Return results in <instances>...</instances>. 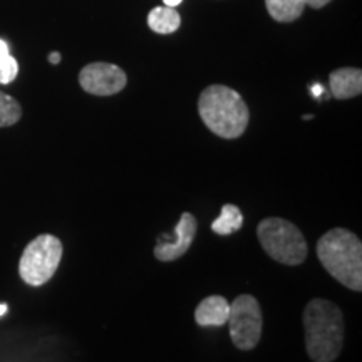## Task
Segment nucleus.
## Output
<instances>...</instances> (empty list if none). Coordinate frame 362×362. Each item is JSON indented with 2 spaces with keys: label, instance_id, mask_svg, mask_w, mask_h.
Wrapping results in <instances>:
<instances>
[{
  "label": "nucleus",
  "instance_id": "1",
  "mask_svg": "<svg viewBox=\"0 0 362 362\" xmlns=\"http://www.w3.org/2000/svg\"><path fill=\"white\" fill-rule=\"evenodd\" d=\"M307 354L314 362H332L342 352L344 314L327 298H312L302 315Z\"/></svg>",
  "mask_w": 362,
  "mask_h": 362
},
{
  "label": "nucleus",
  "instance_id": "2",
  "mask_svg": "<svg viewBox=\"0 0 362 362\" xmlns=\"http://www.w3.org/2000/svg\"><path fill=\"white\" fill-rule=\"evenodd\" d=\"M198 112L211 133L223 139H237L245 133L250 111L237 90L223 84L203 89L198 99Z\"/></svg>",
  "mask_w": 362,
  "mask_h": 362
},
{
  "label": "nucleus",
  "instance_id": "3",
  "mask_svg": "<svg viewBox=\"0 0 362 362\" xmlns=\"http://www.w3.org/2000/svg\"><path fill=\"white\" fill-rule=\"evenodd\" d=\"M320 264L339 284L349 291H362V243L347 228H332L317 242Z\"/></svg>",
  "mask_w": 362,
  "mask_h": 362
},
{
  "label": "nucleus",
  "instance_id": "4",
  "mask_svg": "<svg viewBox=\"0 0 362 362\" xmlns=\"http://www.w3.org/2000/svg\"><path fill=\"white\" fill-rule=\"evenodd\" d=\"M257 237L267 255L279 264L296 267L307 259V242L300 228L292 221L280 216L264 218L257 226Z\"/></svg>",
  "mask_w": 362,
  "mask_h": 362
},
{
  "label": "nucleus",
  "instance_id": "5",
  "mask_svg": "<svg viewBox=\"0 0 362 362\" xmlns=\"http://www.w3.org/2000/svg\"><path fill=\"white\" fill-rule=\"evenodd\" d=\"M62 242L51 233L35 237L19 260V275L30 287H40L54 277L62 259Z\"/></svg>",
  "mask_w": 362,
  "mask_h": 362
},
{
  "label": "nucleus",
  "instance_id": "6",
  "mask_svg": "<svg viewBox=\"0 0 362 362\" xmlns=\"http://www.w3.org/2000/svg\"><path fill=\"white\" fill-rule=\"evenodd\" d=\"M226 325L233 346L240 351L255 349L264 330V315L259 300L250 293H242L230 304Z\"/></svg>",
  "mask_w": 362,
  "mask_h": 362
},
{
  "label": "nucleus",
  "instance_id": "7",
  "mask_svg": "<svg viewBox=\"0 0 362 362\" xmlns=\"http://www.w3.org/2000/svg\"><path fill=\"white\" fill-rule=\"evenodd\" d=\"M79 84L86 93L93 96H115L126 88L128 78L119 66L93 62L81 69Z\"/></svg>",
  "mask_w": 362,
  "mask_h": 362
},
{
  "label": "nucleus",
  "instance_id": "8",
  "mask_svg": "<svg viewBox=\"0 0 362 362\" xmlns=\"http://www.w3.org/2000/svg\"><path fill=\"white\" fill-rule=\"evenodd\" d=\"M197 218L194 215L185 211L180 216L178 225L175 228V242H166V240H158V245L155 247V257L160 262H175L181 259L193 245V240L197 237Z\"/></svg>",
  "mask_w": 362,
  "mask_h": 362
},
{
  "label": "nucleus",
  "instance_id": "9",
  "mask_svg": "<svg viewBox=\"0 0 362 362\" xmlns=\"http://www.w3.org/2000/svg\"><path fill=\"white\" fill-rule=\"evenodd\" d=\"M330 94L339 101L356 98L362 93V71L357 67H341L329 76Z\"/></svg>",
  "mask_w": 362,
  "mask_h": 362
},
{
  "label": "nucleus",
  "instance_id": "10",
  "mask_svg": "<svg viewBox=\"0 0 362 362\" xmlns=\"http://www.w3.org/2000/svg\"><path fill=\"white\" fill-rule=\"evenodd\" d=\"M230 314V302L223 296L205 297L194 309V320L202 327H223Z\"/></svg>",
  "mask_w": 362,
  "mask_h": 362
},
{
  "label": "nucleus",
  "instance_id": "11",
  "mask_svg": "<svg viewBox=\"0 0 362 362\" xmlns=\"http://www.w3.org/2000/svg\"><path fill=\"white\" fill-rule=\"evenodd\" d=\"M148 25L156 34H173L180 29L181 16L173 7H155L148 13Z\"/></svg>",
  "mask_w": 362,
  "mask_h": 362
},
{
  "label": "nucleus",
  "instance_id": "12",
  "mask_svg": "<svg viewBox=\"0 0 362 362\" xmlns=\"http://www.w3.org/2000/svg\"><path fill=\"white\" fill-rule=\"evenodd\" d=\"M307 0H265L269 16L277 22H293L304 13Z\"/></svg>",
  "mask_w": 362,
  "mask_h": 362
},
{
  "label": "nucleus",
  "instance_id": "13",
  "mask_svg": "<svg viewBox=\"0 0 362 362\" xmlns=\"http://www.w3.org/2000/svg\"><path fill=\"white\" fill-rule=\"evenodd\" d=\"M243 225V215L240 211L238 206L232 205V203H226L221 206V211L214 223H211V230L216 235H230L237 230L242 228Z\"/></svg>",
  "mask_w": 362,
  "mask_h": 362
},
{
  "label": "nucleus",
  "instance_id": "14",
  "mask_svg": "<svg viewBox=\"0 0 362 362\" xmlns=\"http://www.w3.org/2000/svg\"><path fill=\"white\" fill-rule=\"evenodd\" d=\"M22 117V107L12 96L0 90V128L17 124Z\"/></svg>",
  "mask_w": 362,
  "mask_h": 362
},
{
  "label": "nucleus",
  "instance_id": "15",
  "mask_svg": "<svg viewBox=\"0 0 362 362\" xmlns=\"http://www.w3.org/2000/svg\"><path fill=\"white\" fill-rule=\"evenodd\" d=\"M19 74V64L11 54L0 59V84H11Z\"/></svg>",
  "mask_w": 362,
  "mask_h": 362
},
{
  "label": "nucleus",
  "instance_id": "16",
  "mask_svg": "<svg viewBox=\"0 0 362 362\" xmlns=\"http://www.w3.org/2000/svg\"><path fill=\"white\" fill-rule=\"evenodd\" d=\"M329 2H332V0H307V6H310L312 8H322Z\"/></svg>",
  "mask_w": 362,
  "mask_h": 362
},
{
  "label": "nucleus",
  "instance_id": "17",
  "mask_svg": "<svg viewBox=\"0 0 362 362\" xmlns=\"http://www.w3.org/2000/svg\"><path fill=\"white\" fill-rule=\"evenodd\" d=\"M6 56H8V45L6 40L0 39V59L6 57Z\"/></svg>",
  "mask_w": 362,
  "mask_h": 362
},
{
  "label": "nucleus",
  "instance_id": "18",
  "mask_svg": "<svg viewBox=\"0 0 362 362\" xmlns=\"http://www.w3.org/2000/svg\"><path fill=\"white\" fill-rule=\"evenodd\" d=\"M49 62H51V64H59V62H61V54L59 52L49 54Z\"/></svg>",
  "mask_w": 362,
  "mask_h": 362
},
{
  "label": "nucleus",
  "instance_id": "19",
  "mask_svg": "<svg viewBox=\"0 0 362 362\" xmlns=\"http://www.w3.org/2000/svg\"><path fill=\"white\" fill-rule=\"evenodd\" d=\"M322 93H324V88L320 84H315L314 88H312V94H314V98H320L322 96Z\"/></svg>",
  "mask_w": 362,
  "mask_h": 362
},
{
  "label": "nucleus",
  "instance_id": "20",
  "mask_svg": "<svg viewBox=\"0 0 362 362\" xmlns=\"http://www.w3.org/2000/svg\"><path fill=\"white\" fill-rule=\"evenodd\" d=\"M163 2H165V6L166 7H176V6H180L181 2H183V0H163Z\"/></svg>",
  "mask_w": 362,
  "mask_h": 362
},
{
  "label": "nucleus",
  "instance_id": "21",
  "mask_svg": "<svg viewBox=\"0 0 362 362\" xmlns=\"http://www.w3.org/2000/svg\"><path fill=\"white\" fill-rule=\"evenodd\" d=\"M7 309H8V307H7L6 304H0V315H4V314H6Z\"/></svg>",
  "mask_w": 362,
  "mask_h": 362
}]
</instances>
